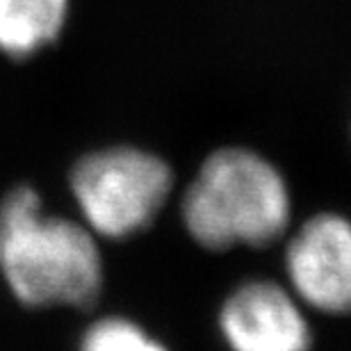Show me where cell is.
Here are the masks:
<instances>
[{"label": "cell", "mask_w": 351, "mask_h": 351, "mask_svg": "<svg viewBox=\"0 0 351 351\" xmlns=\"http://www.w3.org/2000/svg\"><path fill=\"white\" fill-rule=\"evenodd\" d=\"M221 331L233 351H308L311 328L283 287L254 280L223 304Z\"/></svg>", "instance_id": "5b68a950"}, {"label": "cell", "mask_w": 351, "mask_h": 351, "mask_svg": "<svg viewBox=\"0 0 351 351\" xmlns=\"http://www.w3.org/2000/svg\"><path fill=\"white\" fill-rule=\"evenodd\" d=\"M0 271L25 306H91L101 254L89 228L44 213L39 194L16 187L0 203Z\"/></svg>", "instance_id": "6da1fadb"}, {"label": "cell", "mask_w": 351, "mask_h": 351, "mask_svg": "<svg viewBox=\"0 0 351 351\" xmlns=\"http://www.w3.org/2000/svg\"><path fill=\"white\" fill-rule=\"evenodd\" d=\"M80 351H167L128 319H101L82 338Z\"/></svg>", "instance_id": "52a82bcc"}, {"label": "cell", "mask_w": 351, "mask_h": 351, "mask_svg": "<svg viewBox=\"0 0 351 351\" xmlns=\"http://www.w3.org/2000/svg\"><path fill=\"white\" fill-rule=\"evenodd\" d=\"M169 165L139 149H108L75 165L71 189L89 230L121 240L151 226L171 192Z\"/></svg>", "instance_id": "3957f363"}, {"label": "cell", "mask_w": 351, "mask_h": 351, "mask_svg": "<svg viewBox=\"0 0 351 351\" xmlns=\"http://www.w3.org/2000/svg\"><path fill=\"white\" fill-rule=\"evenodd\" d=\"M69 0H0V53L25 60L60 37Z\"/></svg>", "instance_id": "8992f818"}, {"label": "cell", "mask_w": 351, "mask_h": 351, "mask_svg": "<svg viewBox=\"0 0 351 351\" xmlns=\"http://www.w3.org/2000/svg\"><path fill=\"white\" fill-rule=\"evenodd\" d=\"M182 219L189 235L208 249L265 247L290 223V194L267 160L244 149H223L192 180Z\"/></svg>", "instance_id": "7a4b0ae2"}, {"label": "cell", "mask_w": 351, "mask_h": 351, "mask_svg": "<svg viewBox=\"0 0 351 351\" xmlns=\"http://www.w3.org/2000/svg\"><path fill=\"white\" fill-rule=\"evenodd\" d=\"M292 287L308 306L351 315V221L338 215L308 219L285 256Z\"/></svg>", "instance_id": "277c9868"}]
</instances>
